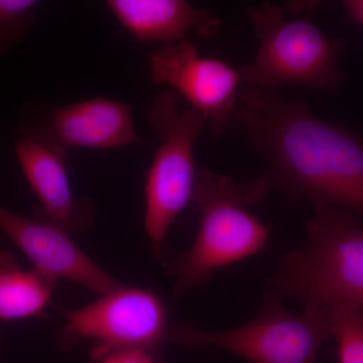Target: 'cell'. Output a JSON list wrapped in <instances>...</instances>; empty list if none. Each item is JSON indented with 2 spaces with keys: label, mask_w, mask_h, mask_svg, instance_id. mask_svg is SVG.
Segmentation results:
<instances>
[{
  "label": "cell",
  "mask_w": 363,
  "mask_h": 363,
  "mask_svg": "<svg viewBox=\"0 0 363 363\" xmlns=\"http://www.w3.org/2000/svg\"><path fill=\"white\" fill-rule=\"evenodd\" d=\"M230 130L264 159V169L240 183L250 205L271 190L290 201L307 198L354 215L363 224V136L316 116L306 100L243 85Z\"/></svg>",
  "instance_id": "1"
},
{
  "label": "cell",
  "mask_w": 363,
  "mask_h": 363,
  "mask_svg": "<svg viewBox=\"0 0 363 363\" xmlns=\"http://www.w3.org/2000/svg\"><path fill=\"white\" fill-rule=\"evenodd\" d=\"M314 210L306 224L307 241L284 257L272 292L305 307L346 301L363 308V224L326 205Z\"/></svg>",
  "instance_id": "2"
},
{
  "label": "cell",
  "mask_w": 363,
  "mask_h": 363,
  "mask_svg": "<svg viewBox=\"0 0 363 363\" xmlns=\"http://www.w3.org/2000/svg\"><path fill=\"white\" fill-rule=\"evenodd\" d=\"M192 201L201 214L197 236L168 264L177 296L207 284L215 269L262 252L269 240V228L248 210L245 191L230 177L197 172Z\"/></svg>",
  "instance_id": "3"
},
{
  "label": "cell",
  "mask_w": 363,
  "mask_h": 363,
  "mask_svg": "<svg viewBox=\"0 0 363 363\" xmlns=\"http://www.w3.org/2000/svg\"><path fill=\"white\" fill-rule=\"evenodd\" d=\"M247 16L259 45L252 61L240 69L242 85L279 90L298 84L339 92L345 79L342 40L327 37L309 18H288L272 2L250 7Z\"/></svg>",
  "instance_id": "4"
},
{
  "label": "cell",
  "mask_w": 363,
  "mask_h": 363,
  "mask_svg": "<svg viewBox=\"0 0 363 363\" xmlns=\"http://www.w3.org/2000/svg\"><path fill=\"white\" fill-rule=\"evenodd\" d=\"M333 316L327 306H306L295 315L267 291L252 321L233 330L205 331L190 323L171 325L168 342L187 350L215 346L252 363H316L322 344L333 337Z\"/></svg>",
  "instance_id": "5"
},
{
  "label": "cell",
  "mask_w": 363,
  "mask_h": 363,
  "mask_svg": "<svg viewBox=\"0 0 363 363\" xmlns=\"http://www.w3.org/2000/svg\"><path fill=\"white\" fill-rule=\"evenodd\" d=\"M149 123L157 145L145 184V228L157 255H162L169 228L192 201L196 176L195 143L205 119L178 94L164 90L157 95Z\"/></svg>",
  "instance_id": "6"
},
{
  "label": "cell",
  "mask_w": 363,
  "mask_h": 363,
  "mask_svg": "<svg viewBox=\"0 0 363 363\" xmlns=\"http://www.w3.org/2000/svg\"><path fill=\"white\" fill-rule=\"evenodd\" d=\"M66 322L57 344L71 350L83 339L94 341L90 357L101 362L114 351L143 348L159 355L168 342V311L152 291L123 286L77 310H62Z\"/></svg>",
  "instance_id": "7"
},
{
  "label": "cell",
  "mask_w": 363,
  "mask_h": 363,
  "mask_svg": "<svg viewBox=\"0 0 363 363\" xmlns=\"http://www.w3.org/2000/svg\"><path fill=\"white\" fill-rule=\"evenodd\" d=\"M14 133L67 154L78 147L109 150L140 142L133 105L104 97L64 106L26 102L21 106Z\"/></svg>",
  "instance_id": "8"
},
{
  "label": "cell",
  "mask_w": 363,
  "mask_h": 363,
  "mask_svg": "<svg viewBox=\"0 0 363 363\" xmlns=\"http://www.w3.org/2000/svg\"><path fill=\"white\" fill-rule=\"evenodd\" d=\"M150 77L169 86L199 111L215 135L230 130L240 97V70L221 59L204 57L188 40L162 45L150 57Z\"/></svg>",
  "instance_id": "9"
},
{
  "label": "cell",
  "mask_w": 363,
  "mask_h": 363,
  "mask_svg": "<svg viewBox=\"0 0 363 363\" xmlns=\"http://www.w3.org/2000/svg\"><path fill=\"white\" fill-rule=\"evenodd\" d=\"M0 230L45 274L75 281L100 296L124 286L83 252L68 233L40 217L28 218L0 206Z\"/></svg>",
  "instance_id": "10"
},
{
  "label": "cell",
  "mask_w": 363,
  "mask_h": 363,
  "mask_svg": "<svg viewBox=\"0 0 363 363\" xmlns=\"http://www.w3.org/2000/svg\"><path fill=\"white\" fill-rule=\"evenodd\" d=\"M14 152L26 180L40 201L33 216L69 234L87 230L94 224L96 203L74 195L67 152L26 136H18Z\"/></svg>",
  "instance_id": "11"
},
{
  "label": "cell",
  "mask_w": 363,
  "mask_h": 363,
  "mask_svg": "<svg viewBox=\"0 0 363 363\" xmlns=\"http://www.w3.org/2000/svg\"><path fill=\"white\" fill-rule=\"evenodd\" d=\"M114 18L138 40L164 45L187 40L195 32L211 37L220 20L208 9H197L185 0H108Z\"/></svg>",
  "instance_id": "12"
},
{
  "label": "cell",
  "mask_w": 363,
  "mask_h": 363,
  "mask_svg": "<svg viewBox=\"0 0 363 363\" xmlns=\"http://www.w3.org/2000/svg\"><path fill=\"white\" fill-rule=\"evenodd\" d=\"M58 278L33 267L26 271L13 255L0 250V320L40 316L51 302Z\"/></svg>",
  "instance_id": "13"
},
{
  "label": "cell",
  "mask_w": 363,
  "mask_h": 363,
  "mask_svg": "<svg viewBox=\"0 0 363 363\" xmlns=\"http://www.w3.org/2000/svg\"><path fill=\"white\" fill-rule=\"evenodd\" d=\"M339 363H363V308L346 301L332 303Z\"/></svg>",
  "instance_id": "14"
},
{
  "label": "cell",
  "mask_w": 363,
  "mask_h": 363,
  "mask_svg": "<svg viewBox=\"0 0 363 363\" xmlns=\"http://www.w3.org/2000/svg\"><path fill=\"white\" fill-rule=\"evenodd\" d=\"M40 4L38 0H0V58L33 32Z\"/></svg>",
  "instance_id": "15"
},
{
  "label": "cell",
  "mask_w": 363,
  "mask_h": 363,
  "mask_svg": "<svg viewBox=\"0 0 363 363\" xmlns=\"http://www.w3.org/2000/svg\"><path fill=\"white\" fill-rule=\"evenodd\" d=\"M101 363H159V355L143 348H126L106 355Z\"/></svg>",
  "instance_id": "16"
},
{
  "label": "cell",
  "mask_w": 363,
  "mask_h": 363,
  "mask_svg": "<svg viewBox=\"0 0 363 363\" xmlns=\"http://www.w3.org/2000/svg\"><path fill=\"white\" fill-rule=\"evenodd\" d=\"M341 4L348 18L363 26V0H344Z\"/></svg>",
  "instance_id": "17"
}]
</instances>
